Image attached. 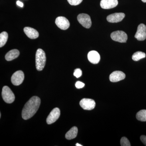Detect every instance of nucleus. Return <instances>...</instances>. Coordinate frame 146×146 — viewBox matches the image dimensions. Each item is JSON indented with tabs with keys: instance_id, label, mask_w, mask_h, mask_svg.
<instances>
[{
	"instance_id": "412c9836",
	"label": "nucleus",
	"mask_w": 146,
	"mask_h": 146,
	"mask_svg": "<svg viewBox=\"0 0 146 146\" xmlns=\"http://www.w3.org/2000/svg\"><path fill=\"white\" fill-rule=\"evenodd\" d=\"M121 145L122 146H130V142L126 137H122L121 140Z\"/></svg>"
},
{
	"instance_id": "7ed1b4c3",
	"label": "nucleus",
	"mask_w": 146,
	"mask_h": 146,
	"mask_svg": "<svg viewBox=\"0 0 146 146\" xmlns=\"http://www.w3.org/2000/svg\"><path fill=\"white\" fill-rule=\"evenodd\" d=\"M2 96L4 101L7 103H12L15 100V95L8 86L3 87Z\"/></svg>"
},
{
	"instance_id": "aec40b11",
	"label": "nucleus",
	"mask_w": 146,
	"mask_h": 146,
	"mask_svg": "<svg viewBox=\"0 0 146 146\" xmlns=\"http://www.w3.org/2000/svg\"><path fill=\"white\" fill-rule=\"evenodd\" d=\"M145 57L146 54L145 53L138 51L133 54L132 55V58L134 61H137Z\"/></svg>"
},
{
	"instance_id": "dca6fc26",
	"label": "nucleus",
	"mask_w": 146,
	"mask_h": 146,
	"mask_svg": "<svg viewBox=\"0 0 146 146\" xmlns=\"http://www.w3.org/2000/svg\"><path fill=\"white\" fill-rule=\"evenodd\" d=\"M20 55L19 50L17 49H13L8 52L5 55V58L7 61H11L17 58Z\"/></svg>"
},
{
	"instance_id": "f8f14e48",
	"label": "nucleus",
	"mask_w": 146,
	"mask_h": 146,
	"mask_svg": "<svg viewBox=\"0 0 146 146\" xmlns=\"http://www.w3.org/2000/svg\"><path fill=\"white\" fill-rule=\"evenodd\" d=\"M125 17V14L122 13H116L107 16V20L109 23H117L121 22Z\"/></svg>"
},
{
	"instance_id": "f257e3e1",
	"label": "nucleus",
	"mask_w": 146,
	"mask_h": 146,
	"mask_svg": "<svg viewBox=\"0 0 146 146\" xmlns=\"http://www.w3.org/2000/svg\"><path fill=\"white\" fill-rule=\"evenodd\" d=\"M41 100L39 97L33 96L25 105L22 111V117L27 120L33 117L39 109Z\"/></svg>"
},
{
	"instance_id": "ddd939ff",
	"label": "nucleus",
	"mask_w": 146,
	"mask_h": 146,
	"mask_svg": "<svg viewBox=\"0 0 146 146\" xmlns=\"http://www.w3.org/2000/svg\"><path fill=\"white\" fill-rule=\"evenodd\" d=\"M118 0H101L100 6L104 9H110L118 5Z\"/></svg>"
},
{
	"instance_id": "4be33fe9",
	"label": "nucleus",
	"mask_w": 146,
	"mask_h": 146,
	"mask_svg": "<svg viewBox=\"0 0 146 146\" xmlns=\"http://www.w3.org/2000/svg\"><path fill=\"white\" fill-rule=\"evenodd\" d=\"M83 0H68V3L72 5H77L81 3Z\"/></svg>"
},
{
	"instance_id": "0eeeda50",
	"label": "nucleus",
	"mask_w": 146,
	"mask_h": 146,
	"mask_svg": "<svg viewBox=\"0 0 146 146\" xmlns=\"http://www.w3.org/2000/svg\"><path fill=\"white\" fill-rule=\"evenodd\" d=\"M80 105L83 109L90 110L95 108L96 102L91 99L84 98L80 102Z\"/></svg>"
},
{
	"instance_id": "6ab92c4d",
	"label": "nucleus",
	"mask_w": 146,
	"mask_h": 146,
	"mask_svg": "<svg viewBox=\"0 0 146 146\" xmlns=\"http://www.w3.org/2000/svg\"><path fill=\"white\" fill-rule=\"evenodd\" d=\"M136 118L138 121H146V110H140L136 114Z\"/></svg>"
},
{
	"instance_id": "a211bd4d",
	"label": "nucleus",
	"mask_w": 146,
	"mask_h": 146,
	"mask_svg": "<svg viewBox=\"0 0 146 146\" xmlns=\"http://www.w3.org/2000/svg\"><path fill=\"white\" fill-rule=\"evenodd\" d=\"M8 38V33L4 31L0 34V47L1 48L5 44Z\"/></svg>"
},
{
	"instance_id": "bb28decb",
	"label": "nucleus",
	"mask_w": 146,
	"mask_h": 146,
	"mask_svg": "<svg viewBox=\"0 0 146 146\" xmlns=\"http://www.w3.org/2000/svg\"><path fill=\"white\" fill-rule=\"evenodd\" d=\"M76 146H82V145H80V144L78 143L76 144Z\"/></svg>"
},
{
	"instance_id": "cd10ccee",
	"label": "nucleus",
	"mask_w": 146,
	"mask_h": 146,
	"mask_svg": "<svg viewBox=\"0 0 146 146\" xmlns=\"http://www.w3.org/2000/svg\"><path fill=\"white\" fill-rule=\"evenodd\" d=\"M142 1L144 3H146V0H142Z\"/></svg>"
},
{
	"instance_id": "9d476101",
	"label": "nucleus",
	"mask_w": 146,
	"mask_h": 146,
	"mask_svg": "<svg viewBox=\"0 0 146 146\" xmlns=\"http://www.w3.org/2000/svg\"><path fill=\"white\" fill-rule=\"evenodd\" d=\"M135 37L138 41H144L146 39V26L143 24L138 25Z\"/></svg>"
},
{
	"instance_id": "423d86ee",
	"label": "nucleus",
	"mask_w": 146,
	"mask_h": 146,
	"mask_svg": "<svg viewBox=\"0 0 146 146\" xmlns=\"http://www.w3.org/2000/svg\"><path fill=\"white\" fill-rule=\"evenodd\" d=\"M25 78V75L23 71L19 70L15 72L11 76V81L15 86H18L23 83Z\"/></svg>"
},
{
	"instance_id": "39448f33",
	"label": "nucleus",
	"mask_w": 146,
	"mask_h": 146,
	"mask_svg": "<svg viewBox=\"0 0 146 146\" xmlns=\"http://www.w3.org/2000/svg\"><path fill=\"white\" fill-rule=\"evenodd\" d=\"M78 21L86 29H89L91 26V21L90 16L85 13L79 14L77 17Z\"/></svg>"
},
{
	"instance_id": "4468645a",
	"label": "nucleus",
	"mask_w": 146,
	"mask_h": 146,
	"mask_svg": "<svg viewBox=\"0 0 146 146\" xmlns=\"http://www.w3.org/2000/svg\"><path fill=\"white\" fill-rule=\"evenodd\" d=\"M24 31L27 36L31 39L38 38L39 34L38 32L32 28L26 27L24 29Z\"/></svg>"
},
{
	"instance_id": "f3484780",
	"label": "nucleus",
	"mask_w": 146,
	"mask_h": 146,
	"mask_svg": "<svg viewBox=\"0 0 146 146\" xmlns=\"http://www.w3.org/2000/svg\"><path fill=\"white\" fill-rule=\"evenodd\" d=\"M78 131V129L77 127H73L66 133L65 138L69 140L74 139L77 136Z\"/></svg>"
},
{
	"instance_id": "2eb2a0df",
	"label": "nucleus",
	"mask_w": 146,
	"mask_h": 146,
	"mask_svg": "<svg viewBox=\"0 0 146 146\" xmlns=\"http://www.w3.org/2000/svg\"><path fill=\"white\" fill-rule=\"evenodd\" d=\"M88 58L89 61L93 64H98L100 60L99 54L96 51H91L88 54Z\"/></svg>"
},
{
	"instance_id": "393cba45",
	"label": "nucleus",
	"mask_w": 146,
	"mask_h": 146,
	"mask_svg": "<svg viewBox=\"0 0 146 146\" xmlns=\"http://www.w3.org/2000/svg\"><path fill=\"white\" fill-rule=\"evenodd\" d=\"M140 139H141V141H142V143H143L146 146V136H144V135H142V136H141Z\"/></svg>"
},
{
	"instance_id": "20e7f679",
	"label": "nucleus",
	"mask_w": 146,
	"mask_h": 146,
	"mask_svg": "<svg viewBox=\"0 0 146 146\" xmlns=\"http://www.w3.org/2000/svg\"><path fill=\"white\" fill-rule=\"evenodd\" d=\"M111 37L114 41L120 43H125L127 39V35L121 31L113 32L111 33Z\"/></svg>"
},
{
	"instance_id": "6e6552de",
	"label": "nucleus",
	"mask_w": 146,
	"mask_h": 146,
	"mask_svg": "<svg viewBox=\"0 0 146 146\" xmlns=\"http://www.w3.org/2000/svg\"><path fill=\"white\" fill-rule=\"evenodd\" d=\"M60 110L59 108H56L52 110L47 118L46 122L48 124H51L57 121L60 117Z\"/></svg>"
},
{
	"instance_id": "b1692460",
	"label": "nucleus",
	"mask_w": 146,
	"mask_h": 146,
	"mask_svg": "<svg viewBox=\"0 0 146 146\" xmlns=\"http://www.w3.org/2000/svg\"><path fill=\"white\" fill-rule=\"evenodd\" d=\"M84 85H85V84L84 83L80 81L77 82L75 84L76 88L78 89L83 88L84 87Z\"/></svg>"
},
{
	"instance_id": "5701e85b",
	"label": "nucleus",
	"mask_w": 146,
	"mask_h": 146,
	"mask_svg": "<svg viewBox=\"0 0 146 146\" xmlns=\"http://www.w3.org/2000/svg\"><path fill=\"white\" fill-rule=\"evenodd\" d=\"M82 75V71L80 69H76L74 72V75L77 78L80 77Z\"/></svg>"
},
{
	"instance_id": "a878e982",
	"label": "nucleus",
	"mask_w": 146,
	"mask_h": 146,
	"mask_svg": "<svg viewBox=\"0 0 146 146\" xmlns=\"http://www.w3.org/2000/svg\"><path fill=\"white\" fill-rule=\"evenodd\" d=\"M17 5L21 7H23L24 4L23 3L21 2L20 1H17Z\"/></svg>"
},
{
	"instance_id": "1a4fd4ad",
	"label": "nucleus",
	"mask_w": 146,
	"mask_h": 146,
	"mask_svg": "<svg viewBox=\"0 0 146 146\" xmlns=\"http://www.w3.org/2000/svg\"><path fill=\"white\" fill-rule=\"evenodd\" d=\"M55 24L59 28L63 30L67 29L70 26L69 21L65 17L59 16L56 19Z\"/></svg>"
},
{
	"instance_id": "f03ea898",
	"label": "nucleus",
	"mask_w": 146,
	"mask_h": 146,
	"mask_svg": "<svg viewBox=\"0 0 146 146\" xmlns=\"http://www.w3.org/2000/svg\"><path fill=\"white\" fill-rule=\"evenodd\" d=\"M46 54L42 49H38L35 55V63L36 70L39 71L42 70L44 68L46 63Z\"/></svg>"
},
{
	"instance_id": "9b49d317",
	"label": "nucleus",
	"mask_w": 146,
	"mask_h": 146,
	"mask_svg": "<svg viewBox=\"0 0 146 146\" xmlns=\"http://www.w3.org/2000/svg\"><path fill=\"white\" fill-rule=\"evenodd\" d=\"M125 74L121 71H115L111 73L109 76L110 80L112 82H115L121 81L124 79Z\"/></svg>"
}]
</instances>
